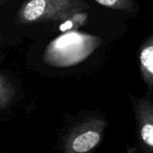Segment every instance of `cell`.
I'll return each mask as SVG.
<instances>
[{
    "mask_svg": "<svg viewBox=\"0 0 153 153\" xmlns=\"http://www.w3.org/2000/svg\"><path fill=\"white\" fill-rule=\"evenodd\" d=\"M89 7L82 0H26L19 8V24L60 23L76 17Z\"/></svg>",
    "mask_w": 153,
    "mask_h": 153,
    "instance_id": "obj_1",
    "label": "cell"
},
{
    "mask_svg": "<svg viewBox=\"0 0 153 153\" xmlns=\"http://www.w3.org/2000/svg\"><path fill=\"white\" fill-rule=\"evenodd\" d=\"M98 45V38L68 30L49 42L43 54V61L55 67H69L84 60Z\"/></svg>",
    "mask_w": 153,
    "mask_h": 153,
    "instance_id": "obj_2",
    "label": "cell"
},
{
    "mask_svg": "<svg viewBox=\"0 0 153 153\" xmlns=\"http://www.w3.org/2000/svg\"><path fill=\"white\" fill-rule=\"evenodd\" d=\"M106 121L92 117L84 121L70 136L66 144L67 153H90L102 141Z\"/></svg>",
    "mask_w": 153,
    "mask_h": 153,
    "instance_id": "obj_3",
    "label": "cell"
},
{
    "mask_svg": "<svg viewBox=\"0 0 153 153\" xmlns=\"http://www.w3.org/2000/svg\"><path fill=\"white\" fill-rule=\"evenodd\" d=\"M134 106L140 141L148 152L153 153V100L135 99Z\"/></svg>",
    "mask_w": 153,
    "mask_h": 153,
    "instance_id": "obj_4",
    "label": "cell"
},
{
    "mask_svg": "<svg viewBox=\"0 0 153 153\" xmlns=\"http://www.w3.org/2000/svg\"><path fill=\"white\" fill-rule=\"evenodd\" d=\"M139 59L143 77L153 95V35L142 46Z\"/></svg>",
    "mask_w": 153,
    "mask_h": 153,
    "instance_id": "obj_5",
    "label": "cell"
},
{
    "mask_svg": "<svg viewBox=\"0 0 153 153\" xmlns=\"http://www.w3.org/2000/svg\"><path fill=\"white\" fill-rule=\"evenodd\" d=\"M14 95V90L9 80L0 74V109L5 108L12 100Z\"/></svg>",
    "mask_w": 153,
    "mask_h": 153,
    "instance_id": "obj_6",
    "label": "cell"
},
{
    "mask_svg": "<svg viewBox=\"0 0 153 153\" xmlns=\"http://www.w3.org/2000/svg\"><path fill=\"white\" fill-rule=\"evenodd\" d=\"M100 4L121 11L133 12L135 10V4L134 0H94Z\"/></svg>",
    "mask_w": 153,
    "mask_h": 153,
    "instance_id": "obj_7",
    "label": "cell"
},
{
    "mask_svg": "<svg viewBox=\"0 0 153 153\" xmlns=\"http://www.w3.org/2000/svg\"><path fill=\"white\" fill-rule=\"evenodd\" d=\"M7 1H9V0H0V4H3V3L7 2Z\"/></svg>",
    "mask_w": 153,
    "mask_h": 153,
    "instance_id": "obj_8",
    "label": "cell"
},
{
    "mask_svg": "<svg viewBox=\"0 0 153 153\" xmlns=\"http://www.w3.org/2000/svg\"><path fill=\"white\" fill-rule=\"evenodd\" d=\"M2 40H3V37H2V36L0 35V42H1Z\"/></svg>",
    "mask_w": 153,
    "mask_h": 153,
    "instance_id": "obj_9",
    "label": "cell"
},
{
    "mask_svg": "<svg viewBox=\"0 0 153 153\" xmlns=\"http://www.w3.org/2000/svg\"><path fill=\"white\" fill-rule=\"evenodd\" d=\"M1 59H2V57H1V56H0V61H1Z\"/></svg>",
    "mask_w": 153,
    "mask_h": 153,
    "instance_id": "obj_10",
    "label": "cell"
}]
</instances>
